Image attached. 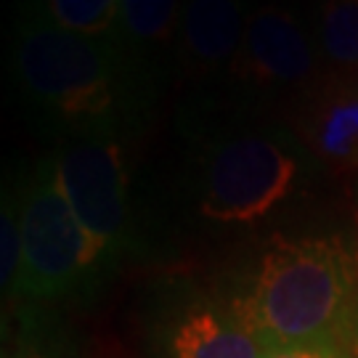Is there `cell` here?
<instances>
[{
  "label": "cell",
  "instance_id": "cell-6",
  "mask_svg": "<svg viewBox=\"0 0 358 358\" xmlns=\"http://www.w3.org/2000/svg\"><path fill=\"white\" fill-rule=\"evenodd\" d=\"M154 358H266L268 345L242 313L215 300L194 297L173 306L152 334Z\"/></svg>",
  "mask_w": 358,
  "mask_h": 358
},
{
  "label": "cell",
  "instance_id": "cell-10",
  "mask_svg": "<svg viewBox=\"0 0 358 358\" xmlns=\"http://www.w3.org/2000/svg\"><path fill=\"white\" fill-rule=\"evenodd\" d=\"M319 45L324 59L334 66H358V0H324Z\"/></svg>",
  "mask_w": 358,
  "mask_h": 358
},
{
  "label": "cell",
  "instance_id": "cell-17",
  "mask_svg": "<svg viewBox=\"0 0 358 358\" xmlns=\"http://www.w3.org/2000/svg\"><path fill=\"white\" fill-rule=\"evenodd\" d=\"M350 356L358 358V306H356V319H353V334H350Z\"/></svg>",
  "mask_w": 358,
  "mask_h": 358
},
{
  "label": "cell",
  "instance_id": "cell-14",
  "mask_svg": "<svg viewBox=\"0 0 358 358\" xmlns=\"http://www.w3.org/2000/svg\"><path fill=\"white\" fill-rule=\"evenodd\" d=\"M348 348H292V350H273L266 358H353Z\"/></svg>",
  "mask_w": 358,
  "mask_h": 358
},
{
  "label": "cell",
  "instance_id": "cell-5",
  "mask_svg": "<svg viewBox=\"0 0 358 358\" xmlns=\"http://www.w3.org/2000/svg\"><path fill=\"white\" fill-rule=\"evenodd\" d=\"M66 202L85 231L93 268L122 250L128 234V170L120 143L88 136L53 157Z\"/></svg>",
  "mask_w": 358,
  "mask_h": 358
},
{
  "label": "cell",
  "instance_id": "cell-2",
  "mask_svg": "<svg viewBox=\"0 0 358 358\" xmlns=\"http://www.w3.org/2000/svg\"><path fill=\"white\" fill-rule=\"evenodd\" d=\"M13 72L29 101L56 120L101 128L122 106L128 72L109 38H85L32 19L19 29Z\"/></svg>",
  "mask_w": 358,
  "mask_h": 358
},
{
  "label": "cell",
  "instance_id": "cell-12",
  "mask_svg": "<svg viewBox=\"0 0 358 358\" xmlns=\"http://www.w3.org/2000/svg\"><path fill=\"white\" fill-rule=\"evenodd\" d=\"M178 22V0H122L120 24L133 40L165 43Z\"/></svg>",
  "mask_w": 358,
  "mask_h": 358
},
{
  "label": "cell",
  "instance_id": "cell-8",
  "mask_svg": "<svg viewBox=\"0 0 358 358\" xmlns=\"http://www.w3.org/2000/svg\"><path fill=\"white\" fill-rule=\"evenodd\" d=\"M297 120L316 159L334 173H358V77H319L308 85Z\"/></svg>",
  "mask_w": 358,
  "mask_h": 358
},
{
  "label": "cell",
  "instance_id": "cell-16",
  "mask_svg": "<svg viewBox=\"0 0 358 358\" xmlns=\"http://www.w3.org/2000/svg\"><path fill=\"white\" fill-rule=\"evenodd\" d=\"M350 255H353V263H356V271H358V189H356V207H353V250H350Z\"/></svg>",
  "mask_w": 358,
  "mask_h": 358
},
{
  "label": "cell",
  "instance_id": "cell-11",
  "mask_svg": "<svg viewBox=\"0 0 358 358\" xmlns=\"http://www.w3.org/2000/svg\"><path fill=\"white\" fill-rule=\"evenodd\" d=\"M45 19L66 32L109 38L122 13V0H43Z\"/></svg>",
  "mask_w": 358,
  "mask_h": 358
},
{
  "label": "cell",
  "instance_id": "cell-3",
  "mask_svg": "<svg viewBox=\"0 0 358 358\" xmlns=\"http://www.w3.org/2000/svg\"><path fill=\"white\" fill-rule=\"evenodd\" d=\"M85 231L66 202L56 162L38 167L22 199V273L16 294L51 303L93 273Z\"/></svg>",
  "mask_w": 358,
  "mask_h": 358
},
{
  "label": "cell",
  "instance_id": "cell-4",
  "mask_svg": "<svg viewBox=\"0 0 358 358\" xmlns=\"http://www.w3.org/2000/svg\"><path fill=\"white\" fill-rule=\"evenodd\" d=\"M297 159L268 136L220 141L202 173L199 213L215 223H257L289 196Z\"/></svg>",
  "mask_w": 358,
  "mask_h": 358
},
{
  "label": "cell",
  "instance_id": "cell-1",
  "mask_svg": "<svg viewBox=\"0 0 358 358\" xmlns=\"http://www.w3.org/2000/svg\"><path fill=\"white\" fill-rule=\"evenodd\" d=\"M358 306V271L334 239H276L250 292L234 308L268 350L348 348Z\"/></svg>",
  "mask_w": 358,
  "mask_h": 358
},
{
  "label": "cell",
  "instance_id": "cell-15",
  "mask_svg": "<svg viewBox=\"0 0 358 358\" xmlns=\"http://www.w3.org/2000/svg\"><path fill=\"white\" fill-rule=\"evenodd\" d=\"M13 358H59L53 350H48L45 345H40V343H35V340H29L27 337L24 343L19 345V350H16V356Z\"/></svg>",
  "mask_w": 358,
  "mask_h": 358
},
{
  "label": "cell",
  "instance_id": "cell-7",
  "mask_svg": "<svg viewBox=\"0 0 358 358\" xmlns=\"http://www.w3.org/2000/svg\"><path fill=\"white\" fill-rule=\"evenodd\" d=\"M316 53L292 13L276 6L257 8L244 32L242 48L234 59V72L266 85L310 83Z\"/></svg>",
  "mask_w": 358,
  "mask_h": 358
},
{
  "label": "cell",
  "instance_id": "cell-9",
  "mask_svg": "<svg viewBox=\"0 0 358 358\" xmlns=\"http://www.w3.org/2000/svg\"><path fill=\"white\" fill-rule=\"evenodd\" d=\"M242 0H186L180 13V48L202 69L229 64L244 40Z\"/></svg>",
  "mask_w": 358,
  "mask_h": 358
},
{
  "label": "cell",
  "instance_id": "cell-13",
  "mask_svg": "<svg viewBox=\"0 0 358 358\" xmlns=\"http://www.w3.org/2000/svg\"><path fill=\"white\" fill-rule=\"evenodd\" d=\"M0 236H3V252H0V279H3V292L16 294L19 287V273H22V202L8 194L3 196V223H0Z\"/></svg>",
  "mask_w": 358,
  "mask_h": 358
}]
</instances>
